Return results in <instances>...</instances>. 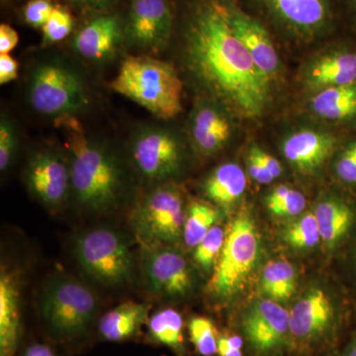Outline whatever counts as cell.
<instances>
[{
	"label": "cell",
	"instance_id": "cell-16",
	"mask_svg": "<svg viewBox=\"0 0 356 356\" xmlns=\"http://www.w3.org/2000/svg\"><path fill=\"white\" fill-rule=\"evenodd\" d=\"M222 104L212 98L196 103L191 116L189 132L196 151L212 156L226 146L232 135V124Z\"/></svg>",
	"mask_w": 356,
	"mask_h": 356
},
{
	"label": "cell",
	"instance_id": "cell-31",
	"mask_svg": "<svg viewBox=\"0 0 356 356\" xmlns=\"http://www.w3.org/2000/svg\"><path fill=\"white\" fill-rule=\"evenodd\" d=\"M307 205L305 196L287 185H278L266 196V207L278 217H296Z\"/></svg>",
	"mask_w": 356,
	"mask_h": 356
},
{
	"label": "cell",
	"instance_id": "cell-39",
	"mask_svg": "<svg viewBox=\"0 0 356 356\" xmlns=\"http://www.w3.org/2000/svg\"><path fill=\"white\" fill-rule=\"evenodd\" d=\"M248 175L257 184H269L275 179L266 166L262 165L261 161L250 152H248Z\"/></svg>",
	"mask_w": 356,
	"mask_h": 356
},
{
	"label": "cell",
	"instance_id": "cell-1",
	"mask_svg": "<svg viewBox=\"0 0 356 356\" xmlns=\"http://www.w3.org/2000/svg\"><path fill=\"white\" fill-rule=\"evenodd\" d=\"M184 57L192 76L229 112L247 119L264 113L270 81L232 29L226 6L211 2L192 16Z\"/></svg>",
	"mask_w": 356,
	"mask_h": 356
},
{
	"label": "cell",
	"instance_id": "cell-33",
	"mask_svg": "<svg viewBox=\"0 0 356 356\" xmlns=\"http://www.w3.org/2000/svg\"><path fill=\"white\" fill-rule=\"evenodd\" d=\"M18 132L15 123L6 114L0 119V172L6 173L17 156Z\"/></svg>",
	"mask_w": 356,
	"mask_h": 356
},
{
	"label": "cell",
	"instance_id": "cell-30",
	"mask_svg": "<svg viewBox=\"0 0 356 356\" xmlns=\"http://www.w3.org/2000/svg\"><path fill=\"white\" fill-rule=\"evenodd\" d=\"M282 238L288 245L297 250L316 247L322 238L315 214L307 213L288 225L283 229Z\"/></svg>",
	"mask_w": 356,
	"mask_h": 356
},
{
	"label": "cell",
	"instance_id": "cell-37",
	"mask_svg": "<svg viewBox=\"0 0 356 356\" xmlns=\"http://www.w3.org/2000/svg\"><path fill=\"white\" fill-rule=\"evenodd\" d=\"M17 356H70L49 341H32L21 346Z\"/></svg>",
	"mask_w": 356,
	"mask_h": 356
},
{
	"label": "cell",
	"instance_id": "cell-32",
	"mask_svg": "<svg viewBox=\"0 0 356 356\" xmlns=\"http://www.w3.org/2000/svg\"><path fill=\"white\" fill-rule=\"evenodd\" d=\"M226 233L219 225L213 227L200 243L194 248L193 261L204 273L214 271L224 245Z\"/></svg>",
	"mask_w": 356,
	"mask_h": 356
},
{
	"label": "cell",
	"instance_id": "cell-11",
	"mask_svg": "<svg viewBox=\"0 0 356 356\" xmlns=\"http://www.w3.org/2000/svg\"><path fill=\"white\" fill-rule=\"evenodd\" d=\"M23 178L28 192L50 212H58L70 202L72 173L67 154L53 147L34 152L26 163Z\"/></svg>",
	"mask_w": 356,
	"mask_h": 356
},
{
	"label": "cell",
	"instance_id": "cell-40",
	"mask_svg": "<svg viewBox=\"0 0 356 356\" xmlns=\"http://www.w3.org/2000/svg\"><path fill=\"white\" fill-rule=\"evenodd\" d=\"M18 77V63L9 54L0 55V84L10 83Z\"/></svg>",
	"mask_w": 356,
	"mask_h": 356
},
{
	"label": "cell",
	"instance_id": "cell-23",
	"mask_svg": "<svg viewBox=\"0 0 356 356\" xmlns=\"http://www.w3.org/2000/svg\"><path fill=\"white\" fill-rule=\"evenodd\" d=\"M247 188V177L238 163L218 165L202 184L204 196L213 205L229 208L236 202Z\"/></svg>",
	"mask_w": 356,
	"mask_h": 356
},
{
	"label": "cell",
	"instance_id": "cell-6",
	"mask_svg": "<svg viewBox=\"0 0 356 356\" xmlns=\"http://www.w3.org/2000/svg\"><path fill=\"white\" fill-rule=\"evenodd\" d=\"M27 98L35 112L55 120L76 117L90 103L83 74L60 58L44 60L33 67L28 77Z\"/></svg>",
	"mask_w": 356,
	"mask_h": 356
},
{
	"label": "cell",
	"instance_id": "cell-13",
	"mask_svg": "<svg viewBox=\"0 0 356 356\" xmlns=\"http://www.w3.org/2000/svg\"><path fill=\"white\" fill-rule=\"evenodd\" d=\"M241 329L257 356L275 355L291 348L290 312L273 300H261L250 307Z\"/></svg>",
	"mask_w": 356,
	"mask_h": 356
},
{
	"label": "cell",
	"instance_id": "cell-24",
	"mask_svg": "<svg viewBox=\"0 0 356 356\" xmlns=\"http://www.w3.org/2000/svg\"><path fill=\"white\" fill-rule=\"evenodd\" d=\"M185 322L180 312L166 307L149 316L147 324V341L154 346H165L175 356H187Z\"/></svg>",
	"mask_w": 356,
	"mask_h": 356
},
{
	"label": "cell",
	"instance_id": "cell-38",
	"mask_svg": "<svg viewBox=\"0 0 356 356\" xmlns=\"http://www.w3.org/2000/svg\"><path fill=\"white\" fill-rule=\"evenodd\" d=\"M245 341L240 334L225 332L220 334L218 356H243Z\"/></svg>",
	"mask_w": 356,
	"mask_h": 356
},
{
	"label": "cell",
	"instance_id": "cell-29",
	"mask_svg": "<svg viewBox=\"0 0 356 356\" xmlns=\"http://www.w3.org/2000/svg\"><path fill=\"white\" fill-rule=\"evenodd\" d=\"M189 341L200 356H218L220 332L217 325L205 316H195L187 324Z\"/></svg>",
	"mask_w": 356,
	"mask_h": 356
},
{
	"label": "cell",
	"instance_id": "cell-19",
	"mask_svg": "<svg viewBox=\"0 0 356 356\" xmlns=\"http://www.w3.org/2000/svg\"><path fill=\"white\" fill-rule=\"evenodd\" d=\"M280 22L301 36L322 31L330 19L327 0H261Z\"/></svg>",
	"mask_w": 356,
	"mask_h": 356
},
{
	"label": "cell",
	"instance_id": "cell-20",
	"mask_svg": "<svg viewBox=\"0 0 356 356\" xmlns=\"http://www.w3.org/2000/svg\"><path fill=\"white\" fill-rule=\"evenodd\" d=\"M336 147V139L327 133L301 130L283 142L285 159L299 172L312 173L324 165Z\"/></svg>",
	"mask_w": 356,
	"mask_h": 356
},
{
	"label": "cell",
	"instance_id": "cell-27",
	"mask_svg": "<svg viewBox=\"0 0 356 356\" xmlns=\"http://www.w3.org/2000/svg\"><path fill=\"white\" fill-rule=\"evenodd\" d=\"M297 273L285 259L268 262L262 269L261 289L273 301H287L296 291Z\"/></svg>",
	"mask_w": 356,
	"mask_h": 356
},
{
	"label": "cell",
	"instance_id": "cell-35",
	"mask_svg": "<svg viewBox=\"0 0 356 356\" xmlns=\"http://www.w3.org/2000/svg\"><path fill=\"white\" fill-rule=\"evenodd\" d=\"M55 6L51 0H30L24 8V19L35 28H43L51 17Z\"/></svg>",
	"mask_w": 356,
	"mask_h": 356
},
{
	"label": "cell",
	"instance_id": "cell-36",
	"mask_svg": "<svg viewBox=\"0 0 356 356\" xmlns=\"http://www.w3.org/2000/svg\"><path fill=\"white\" fill-rule=\"evenodd\" d=\"M336 172L346 184H356V143L351 144L337 159Z\"/></svg>",
	"mask_w": 356,
	"mask_h": 356
},
{
	"label": "cell",
	"instance_id": "cell-8",
	"mask_svg": "<svg viewBox=\"0 0 356 356\" xmlns=\"http://www.w3.org/2000/svg\"><path fill=\"white\" fill-rule=\"evenodd\" d=\"M128 158L136 177L147 188L172 184L184 168V145L172 129L146 124L131 137Z\"/></svg>",
	"mask_w": 356,
	"mask_h": 356
},
{
	"label": "cell",
	"instance_id": "cell-22",
	"mask_svg": "<svg viewBox=\"0 0 356 356\" xmlns=\"http://www.w3.org/2000/svg\"><path fill=\"white\" fill-rule=\"evenodd\" d=\"M304 81L312 90L356 83V54L336 51L312 62L304 72Z\"/></svg>",
	"mask_w": 356,
	"mask_h": 356
},
{
	"label": "cell",
	"instance_id": "cell-10",
	"mask_svg": "<svg viewBox=\"0 0 356 356\" xmlns=\"http://www.w3.org/2000/svg\"><path fill=\"white\" fill-rule=\"evenodd\" d=\"M139 268L145 288L154 299H184L195 289L193 268L172 245H140Z\"/></svg>",
	"mask_w": 356,
	"mask_h": 356
},
{
	"label": "cell",
	"instance_id": "cell-12",
	"mask_svg": "<svg viewBox=\"0 0 356 356\" xmlns=\"http://www.w3.org/2000/svg\"><path fill=\"white\" fill-rule=\"evenodd\" d=\"M336 313L329 295L320 288L307 292L290 312L291 348L308 353L331 343Z\"/></svg>",
	"mask_w": 356,
	"mask_h": 356
},
{
	"label": "cell",
	"instance_id": "cell-4",
	"mask_svg": "<svg viewBox=\"0 0 356 356\" xmlns=\"http://www.w3.org/2000/svg\"><path fill=\"white\" fill-rule=\"evenodd\" d=\"M110 88L161 120H170L182 112L184 86L177 70L152 56L126 58Z\"/></svg>",
	"mask_w": 356,
	"mask_h": 356
},
{
	"label": "cell",
	"instance_id": "cell-2",
	"mask_svg": "<svg viewBox=\"0 0 356 356\" xmlns=\"http://www.w3.org/2000/svg\"><path fill=\"white\" fill-rule=\"evenodd\" d=\"M70 159V202L83 215L110 217L136 201L135 179L128 156L113 144L86 132L76 117L56 120Z\"/></svg>",
	"mask_w": 356,
	"mask_h": 356
},
{
	"label": "cell",
	"instance_id": "cell-43",
	"mask_svg": "<svg viewBox=\"0 0 356 356\" xmlns=\"http://www.w3.org/2000/svg\"><path fill=\"white\" fill-rule=\"evenodd\" d=\"M67 1L74 2V3L86 4L91 6H103L109 4L113 0H67Z\"/></svg>",
	"mask_w": 356,
	"mask_h": 356
},
{
	"label": "cell",
	"instance_id": "cell-21",
	"mask_svg": "<svg viewBox=\"0 0 356 356\" xmlns=\"http://www.w3.org/2000/svg\"><path fill=\"white\" fill-rule=\"evenodd\" d=\"M149 306L129 301L102 314L97 325V339L107 343L135 341L149 318Z\"/></svg>",
	"mask_w": 356,
	"mask_h": 356
},
{
	"label": "cell",
	"instance_id": "cell-5",
	"mask_svg": "<svg viewBox=\"0 0 356 356\" xmlns=\"http://www.w3.org/2000/svg\"><path fill=\"white\" fill-rule=\"evenodd\" d=\"M72 252L84 275L102 287L130 286L137 277L139 259L125 233L109 225H97L79 232Z\"/></svg>",
	"mask_w": 356,
	"mask_h": 356
},
{
	"label": "cell",
	"instance_id": "cell-34",
	"mask_svg": "<svg viewBox=\"0 0 356 356\" xmlns=\"http://www.w3.org/2000/svg\"><path fill=\"white\" fill-rule=\"evenodd\" d=\"M74 27V19L69 11L62 7H55L51 17L42 28L43 46H50L67 38Z\"/></svg>",
	"mask_w": 356,
	"mask_h": 356
},
{
	"label": "cell",
	"instance_id": "cell-7",
	"mask_svg": "<svg viewBox=\"0 0 356 356\" xmlns=\"http://www.w3.org/2000/svg\"><path fill=\"white\" fill-rule=\"evenodd\" d=\"M132 207L131 228L140 245H172L184 240L188 206L175 182L147 187Z\"/></svg>",
	"mask_w": 356,
	"mask_h": 356
},
{
	"label": "cell",
	"instance_id": "cell-3",
	"mask_svg": "<svg viewBox=\"0 0 356 356\" xmlns=\"http://www.w3.org/2000/svg\"><path fill=\"white\" fill-rule=\"evenodd\" d=\"M100 300L86 283L65 273L48 276L40 290L38 314L44 339L76 355L97 339Z\"/></svg>",
	"mask_w": 356,
	"mask_h": 356
},
{
	"label": "cell",
	"instance_id": "cell-18",
	"mask_svg": "<svg viewBox=\"0 0 356 356\" xmlns=\"http://www.w3.org/2000/svg\"><path fill=\"white\" fill-rule=\"evenodd\" d=\"M229 25L262 74L273 81L280 74V60L270 36L261 23L235 8L227 7Z\"/></svg>",
	"mask_w": 356,
	"mask_h": 356
},
{
	"label": "cell",
	"instance_id": "cell-15",
	"mask_svg": "<svg viewBox=\"0 0 356 356\" xmlns=\"http://www.w3.org/2000/svg\"><path fill=\"white\" fill-rule=\"evenodd\" d=\"M24 274L16 264L0 267V356H17L24 337L23 324Z\"/></svg>",
	"mask_w": 356,
	"mask_h": 356
},
{
	"label": "cell",
	"instance_id": "cell-28",
	"mask_svg": "<svg viewBox=\"0 0 356 356\" xmlns=\"http://www.w3.org/2000/svg\"><path fill=\"white\" fill-rule=\"evenodd\" d=\"M220 219L217 206L203 201H192L187 207L184 229V243L187 248H194L204 236L216 226Z\"/></svg>",
	"mask_w": 356,
	"mask_h": 356
},
{
	"label": "cell",
	"instance_id": "cell-41",
	"mask_svg": "<svg viewBox=\"0 0 356 356\" xmlns=\"http://www.w3.org/2000/svg\"><path fill=\"white\" fill-rule=\"evenodd\" d=\"M19 36L16 30L7 24L0 25V55L10 53L17 46Z\"/></svg>",
	"mask_w": 356,
	"mask_h": 356
},
{
	"label": "cell",
	"instance_id": "cell-26",
	"mask_svg": "<svg viewBox=\"0 0 356 356\" xmlns=\"http://www.w3.org/2000/svg\"><path fill=\"white\" fill-rule=\"evenodd\" d=\"M311 109L325 120L353 116L356 113V83L321 89L311 99Z\"/></svg>",
	"mask_w": 356,
	"mask_h": 356
},
{
	"label": "cell",
	"instance_id": "cell-42",
	"mask_svg": "<svg viewBox=\"0 0 356 356\" xmlns=\"http://www.w3.org/2000/svg\"><path fill=\"white\" fill-rule=\"evenodd\" d=\"M250 152L261 161L262 165L266 166L267 170L271 173L274 178L280 177L281 173H282V168H281L280 163L277 159L257 146L250 147Z\"/></svg>",
	"mask_w": 356,
	"mask_h": 356
},
{
	"label": "cell",
	"instance_id": "cell-9",
	"mask_svg": "<svg viewBox=\"0 0 356 356\" xmlns=\"http://www.w3.org/2000/svg\"><path fill=\"white\" fill-rule=\"evenodd\" d=\"M261 254V236L252 218L238 215L226 233L221 254L207 284V292L218 300L236 294L254 270Z\"/></svg>",
	"mask_w": 356,
	"mask_h": 356
},
{
	"label": "cell",
	"instance_id": "cell-44",
	"mask_svg": "<svg viewBox=\"0 0 356 356\" xmlns=\"http://www.w3.org/2000/svg\"><path fill=\"white\" fill-rule=\"evenodd\" d=\"M339 356H356V336L351 339L350 343Z\"/></svg>",
	"mask_w": 356,
	"mask_h": 356
},
{
	"label": "cell",
	"instance_id": "cell-17",
	"mask_svg": "<svg viewBox=\"0 0 356 356\" xmlns=\"http://www.w3.org/2000/svg\"><path fill=\"white\" fill-rule=\"evenodd\" d=\"M125 41V28L117 15H103L81 28L74 40L72 49L84 60L106 62L113 57Z\"/></svg>",
	"mask_w": 356,
	"mask_h": 356
},
{
	"label": "cell",
	"instance_id": "cell-14",
	"mask_svg": "<svg viewBox=\"0 0 356 356\" xmlns=\"http://www.w3.org/2000/svg\"><path fill=\"white\" fill-rule=\"evenodd\" d=\"M172 14L168 0H132L125 42L130 48L156 54L165 50L172 36Z\"/></svg>",
	"mask_w": 356,
	"mask_h": 356
},
{
	"label": "cell",
	"instance_id": "cell-25",
	"mask_svg": "<svg viewBox=\"0 0 356 356\" xmlns=\"http://www.w3.org/2000/svg\"><path fill=\"white\" fill-rule=\"evenodd\" d=\"M321 238L329 248L337 245L350 232L355 220V214L348 204L337 198L322 199L316 206Z\"/></svg>",
	"mask_w": 356,
	"mask_h": 356
}]
</instances>
